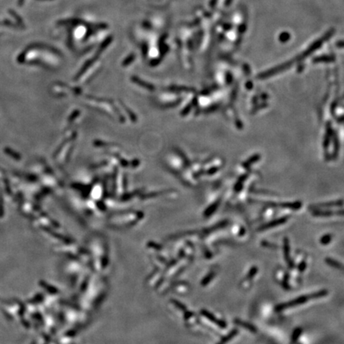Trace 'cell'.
<instances>
[{
    "label": "cell",
    "mask_w": 344,
    "mask_h": 344,
    "mask_svg": "<svg viewBox=\"0 0 344 344\" xmlns=\"http://www.w3.org/2000/svg\"><path fill=\"white\" fill-rule=\"evenodd\" d=\"M327 295H328V291L320 290L319 291V292H314V293L311 294V295H301V296L295 298V299H293V300L288 301V302L283 303V304H278L277 306L276 307V311H277V312H280V311L285 310V309H288V308H294V307H296L298 306V305L303 304L308 302V301H309L310 299H319V298L326 296Z\"/></svg>",
    "instance_id": "6da1fadb"
},
{
    "label": "cell",
    "mask_w": 344,
    "mask_h": 344,
    "mask_svg": "<svg viewBox=\"0 0 344 344\" xmlns=\"http://www.w3.org/2000/svg\"><path fill=\"white\" fill-rule=\"evenodd\" d=\"M201 314H202L203 316H205L206 319H209L210 321H211V322H213L214 323H215V324H216L217 326L219 327V328H222V329H225V328H226V323H225V321L218 319V318H217L214 314L211 313V312H208V311L206 310H202L201 311Z\"/></svg>",
    "instance_id": "7a4b0ae2"
},
{
    "label": "cell",
    "mask_w": 344,
    "mask_h": 344,
    "mask_svg": "<svg viewBox=\"0 0 344 344\" xmlns=\"http://www.w3.org/2000/svg\"><path fill=\"white\" fill-rule=\"evenodd\" d=\"M284 256L286 261V263L288 264L290 269H292L294 266L293 261H292L290 257V245H289V241L287 238L284 239Z\"/></svg>",
    "instance_id": "3957f363"
},
{
    "label": "cell",
    "mask_w": 344,
    "mask_h": 344,
    "mask_svg": "<svg viewBox=\"0 0 344 344\" xmlns=\"http://www.w3.org/2000/svg\"><path fill=\"white\" fill-rule=\"evenodd\" d=\"M287 220H288V218H286V217H284V218H278V219L274 220V221H272V222L265 224V225H261L259 229H258V231L266 230V229H270V228H272V227L282 225V224H284L285 222H286Z\"/></svg>",
    "instance_id": "277c9868"
},
{
    "label": "cell",
    "mask_w": 344,
    "mask_h": 344,
    "mask_svg": "<svg viewBox=\"0 0 344 344\" xmlns=\"http://www.w3.org/2000/svg\"><path fill=\"white\" fill-rule=\"evenodd\" d=\"M234 323L237 325H238V326L243 327V328H245V329L249 330V332H251L252 333H257V329L256 327L253 326V325L251 324V323H249L248 322H245V321L236 319H234Z\"/></svg>",
    "instance_id": "5b68a950"
},
{
    "label": "cell",
    "mask_w": 344,
    "mask_h": 344,
    "mask_svg": "<svg viewBox=\"0 0 344 344\" xmlns=\"http://www.w3.org/2000/svg\"><path fill=\"white\" fill-rule=\"evenodd\" d=\"M238 334V329H233L230 332H229L228 335H226L225 336H224L219 342L217 344H225L226 342H228L229 341H230L231 339L233 338V337L236 336Z\"/></svg>",
    "instance_id": "8992f818"
},
{
    "label": "cell",
    "mask_w": 344,
    "mask_h": 344,
    "mask_svg": "<svg viewBox=\"0 0 344 344\" xmlns=\"http://www.w3.org/2000/svg\"><path fill=\"white\" fill-rule=\"evenodd\" d=\"M325 261H326V263L328 264V265H329L330 266H332L334 267V268H335V269H342V264L339 263V261H337L336 260L333 259V258L328 257L326 258Z\"/></svg>",
    "instance_id": "52a82bcc"
},
{
    "label": "cell",
    "mask_w": 344,
    "mask_h": 344,
    "mask_svg": "<svg viewBox=\"0 0 344 344\" xmlns=\"http://www.w3.org/2000/svg\"><path fill=\"white\" fill-rule=\"evenodd\" d=\"M214 276H215L214 272H210V273H208L207 275H206V276H205V277L202 279V283H201V284H202V286H205V285H207L208 284H209L210 282L212 280L213 278L214 277Z\"/></svg>",
    "instance_id": "ba28073f"
},
{
    "label": "cell",
    "mask_w": 344,
    "mask_h": 344,
    "mask_svg": "<svg viewBox=\"0 0 344 344\" xmlns=\"http://www.w3.org/2000/svg\"><path fill=\"white\" fill-rule=\"evenodd\" d=\"M339 213L338 212H331V211H319L316 210L314 212V215L315 216H319V217H324V216H330V215L333 214H338Z\"/></svg>",
    "instance_id": "9c48e42d"
},
{
    "label": "cell",
    "mask_w": 344,
    "mask_h": 344,
    "mask_svg": "<svg viewBox=\"0 0 344 344\" xmlns=\"http://www.w3.org/2000/svg\"><path fill=\"white\" fill-rule=\"evenodd\" d=\"M301 333H302V329L301 328H296L293 332V334L292 335V342H295L298 340V339L300 336Z\"/></svg>",
    "instance_id": "30bf717a"
},
{
    "label": "cell",
    "mask_w": 344,
    "mask_h": 344,
    "mask_svg": "<svg viewBox=\"0 0 344 344\" xmlns=\"http://www.w3.org/2000/svg\"><path fill=\"white\" fill-rule=\"evenodd\" d=\"M332 240V236L331 234H326L323 236L320 239V243L323 245H328Z\"/></svg>",
    "instance_id": "8fae6325"
},
{
    "label": "cell",
    "mask_w": 344,
    "mask_h": 344,
    "mask_svg": "<svg viewBox=\"0 0 344 344\" xmlns=\"http://www.w3.org/2000/svg\"><path fill=\"white\" fill-rule=\"evenodd\" d=\"M257 271H258L257 267V266L252 267V269L249 270L248 275H247V278H248V279H252V277H254V276H256V274H257Z\"/></svg>",
    "instance_id": "7c38bea8"
},
{
    "label": "cell",
    "mask_w": 344,
    "mask_h": 344,
    "mask_svg": "<svg viewBox=\"0 0 344 344\" xmlns=\"http://www.w3.org/2000/svg\"><path fill=\"white\" fill-rule=\"evenodd\" d=\"M306 266H307L306 262H305L304 261H303L299 265L298 269H299V271H300V272H304V271L305 270V269H306Z\"/></svg>",
    "instance_id": "4fadbf2b"
},
{
    "label": "cell",
    "mask_w": 344,
    "mask_h": 344,
    "mask_svg": "<svg viewBox=\"0 0 344 344\" xmlns=\"http://www.w3.org/2000/svg\"><path fill=\"white\" fill-rule=\"evenodd\" d=\"M231 2V0H227V4L229 3V2Z\"/></svg>",
    "instance_id": "5bb4252c"
}]
</instances>
